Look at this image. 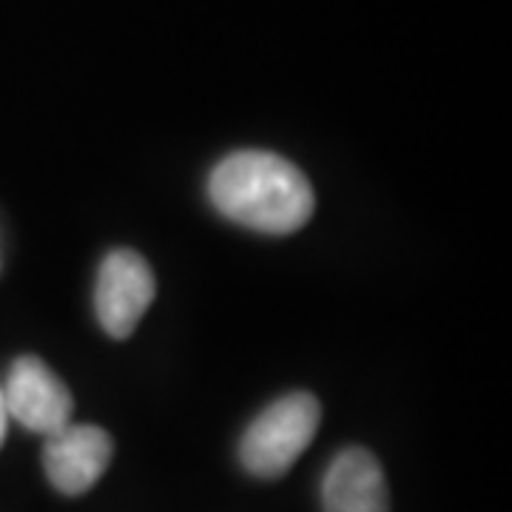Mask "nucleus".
<instances>
[{
	"mask_svg": "<svg viewBox=\"0 0 512 512\" xmlns=\"http://www.w3.org/2000/svg\"><path fill=\"white\" fill-rule=\"evenodd\" d=\"M208 194L222 217L259 234H293L313 214V188L302 168L274 151H237L225 157Z\"/></svg>",
	"mask_w": 512,
	"mask_h": 512,
	"instance_id": "nucleus-1",
	"label": "nucleus"
},
{
	"mask_svg": "<svg viewBox=\"0 0 512 512\" xmlns=\"http://www.w3.org/2000/svg\"><path fill=\"white\" fill-rule=\"evenodd\" d=\"M322 407L311 393H288L268 404L239 441L242 467L256 478H282L308 450L319 430Z\"/></svg>",
	"mask_w": 512,
	"mask_h": 512,
	"instance_id": "nucleus-2",
	"label": "nucleus"
},
{
	"mask_svg": "<svg viewBox=\"0 0 512 512\" xmlns=\"http://www.w3.org/2000/svg\"><path fill=\"white\" fill-rule=\"evenodd\" d=\"M154 291V274L143 256L126 248L111 251L100 265L94 288V308L103 330L114 339H128L154 302Z\"/></svg>",
	"mask_w": 512,
	"mask_h": 512,
	"instance_id": "nucleus-3",
	"label": "nucleus"
},
{
	"mask_svg": "<svg viewBox=\"0 0 512 512\" xmlns=\"http://www.w3.org/2000/svg\"><path fill=\"white\" fill-rule=\"evenodd\" d=\"M3 402L9 419L20 421L26 430L52 436L72 424L74 399L55 370L37 356H20L3 384Z\"/></svg>",
	"mask_w": 512,
	"mask_h": 512,
	"instance_id": "nucleus-4",
	"label": "nucleus"
},
{
	"mask_svg": "<svg viewBox=\"0 0 512 512\" xmlns=\"http://www.w3.org/2000/svg\"><path fill=\"white\" fill-rule=\"evenodd\" d=\"M114 444L103 427L94 424H66L46 436L43 467L57 493L83 495L92 490L109 467Z\"/></svg>",
	"mask_w": 512,
	"mask_h": 512,
	"instance_id": "nucleus-5",
	"label": "nucleus"
},
{
	"mask_svg": "<svg viewBox=\"0 0 512 512\" xmlns=\"http://www.w3.org/2000/svg\"><path fill=\"white\" fill-rule=\"evenodd\" d=\"M325 512H390L382 464L365 447H348L330 461L322 481Z\"/></svg>",
	"mask_w": 512,
	"mask_h": 512,
	"instance_id": "nucleus-6",
	"label": "nucleus"
},
{
	"mask_svg": "<svg viewBox=\"0 0 512 512\" xmlns=\"http://www.w3.org/2000/svg\"><path fill=\"white\" fill-rule=\"evenodd\" d=\"M6 427H9V413H6V402H3V384H0V444L6 441Z\"/></svg>",
	"mask_w": 512,
	"mask_h": 512,
	"instance_id": "nucleus-7",
	"label": "nucleus"
}]
</instances>
